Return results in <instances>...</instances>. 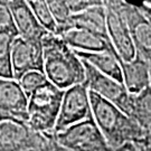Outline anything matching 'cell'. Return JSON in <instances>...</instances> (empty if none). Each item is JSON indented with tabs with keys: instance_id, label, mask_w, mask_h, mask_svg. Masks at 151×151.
Here are the masks:
<instances>
[{
	"instance_id": "6da1fadb",
	"label": "cell",
	"mask_w": 151,
	"mask_h": 151,
	"mask_svg": "<svg viewBox=\"0 0 151 151\" xmlns=\"http://www.w3.org/2000/svg\"><path fill=\"white\" fill-rule=\"evenodd\" d=\"M90 100L93 120L112 151L125 143L146 139L148 132L118 106L93 92H90Z\"/></svg>"
},
{
	"instance_id": "2e32d148",
	"label": "cell",
	"mask_w": 151,
	"mask_h": 151,
	"mask_svg": "<svg viewBox=\"0 0 151 151\" xmlns=\"http://www.w3.org/2000/svg\"><path fill=\"white\" fill-rule=\"evenodd\" d=\"M74 52L81 60L91 64L100 73L123 84L121 60L118 57L115 50L101 52V53H83V52H76V50Z\"/></svg>"
},
{
	"instance_id": "9a60e30c",
	"label": "cell",
	"mask_w": 151,
	"mask_h": 151,
	"mask_svg": "<svg viewBox=\"0 0 151 151\" xmlns=\"http://www.w3.org/2000/svg\"><path fill=\"white\" fill-rule=\"evenodd\" d=\"M70 26V29H83L109 39L106 29V8L104 6V1L101 5L91 7L81 14L72 15Z\"/></svg>"
},
{
	"instance_id": "52a82bcc",
	"label": "cell",
	"mask_w": 151,
	"mask_h": 151,
	"mask_svg": "<svg viewBox=\"0 0 151 151\" xmlns=\"http://www.w3.org/2000/svg\"><path fill=\"white\" fill-rule=\"evenodd\" d=\"M55 139L60 146L74 151H106L111 150L97 128L95 121L87 119L70 127L68 129L54 133Z\"/></svg>"
},
{
	"instance_id": "d6986e66",
	"label": "cell",
	"mask_w": 151,
	"mask_h": 151,
	"mask_svg": "<svg viewBox=\"0 0 151 151\" xmlns=\"http://www.w3.org/2000/svg\"><path fill=\"white\" fill-rule=\"evenodd\" d=\"M47 4L52 11V15L54 17L55 22L57 25L56 36H60L63 32L70 29V22L72 12L70 10V7L67 5V1H64V0H49L47 1Z\"/></svg>"
},
{
	"instance_id": "7c38bea8",
	"label": "cell",
	"mask_w": 151,
	"mask_h": 151,
	"mask_svg": "<svg viewBox=\"0 0 151 151\" xmlns=\"http://www.w3.org/2000/svg\"><path fill=\"white\" fill-rule=\"evenodd\" d=\"M9 7L19 37L28 42L43 43V39L49 32L38 22L28 1L10 0Z\"/></svg>"
},
{
	"instance_id": "cb8c5ba5",
	"label": "cell",
	"mask_w": 151,
	"mask_h": 151,
	"mask_svg": "<svg viewBox=\"0 0 151 151\" xmlns=\"http://www.w3.org/2000/svg\"><path fill=\"white\" fill-rule=\"evenodd\" d=\"M45 135H46V139L44 141V143L36 151H74L68 149V148L60 146L55 139L54 133H45Z\"/></svg>"
},
{
	"instance_id": "7a4b0ae2",
	"label": "cell",
	"mask_w": 151,
	"mask_h": 151,
	"mask_svg": "<svg viewBox=\"0 0 151 151\" xmlns=\"http://www.w3.org/2000/svg\"><path fill=\"white\" fill-rule=\"evenodd\" d=\"M44 73L60 90L85 83V67L82 60L58 36L49 34L43 39Z\"/></svg>"
},
{
	"instance_id": "9c48e42d",
	"label": "cell",
	"mask_w": 151,
	"mask_h": 151,
	"mask_svg": "<svg viewBox=\"0 0 151 151\" xmlns=\"http://www.w3.org/2000/svg\"><path fill=\"white\" fill-rule=\"evenodd\" d=\"M119 7L129 26L137 54L151 60V24L135 4L119 1Z\"/></svg>"
},
{
	"instance_id": "e0dca14e",
	"label": "cell",
	"mask_w": 151,
	"mask_h": 151,
	"mask_svg": "<svg viewBox=\"0 0 151 151\" xmlns=\"http://www.w3.org/2000/svg\"><path fill=\"white\" fill-rule=\"evenodd\" d=\"M130 118L151 133V86L137 95H131Z\"/></svg>"
},
{
	"instance_id": "4316f807",
	"label": "cell",
	"mask_w": 151,
	"mask_h": 151,
	"mask_svg": "<svg viewBox=\"0 0 151 151\" xmlns=\"http://www.w3.org/2000/svg\"><path fill=\"white\" fill-rule=\"evenodd\" d=\"M148 2H149V4H150V5H151V0H150V1H148Z\"/></svg>"
},
{
	"instance_id": "8fae6325",
	"label": "cell",
	"mask_w": 151,
	"mask_h": 151,
	"mask_svg": "<svg viewBox=\"0 0 151 151\" xmlns=\"http://www.w3.org/2000/svg\"><path fill=\"white\" fill-rule=\"evenodd\" d=\"M28 97L16 80L0 77V119L28 121Z\"/></svg>"
},
{
	"instance_id": "ac0fdd59",
	"label": "cell",
	"mask_w": 151,
	"mask_h": 151,
	"mask_svg": "<svg viewBox=\"0 0 151 151\" xmlns=\"http://www.w3.org/2000/svg\"><path fill=\"white\" fill-rule=\"evenodd\" d=\"M19 37L17 29L0 30V77L7 80L14 78L12 70V49L16 39Z\"/></svg>"
},
{
	"instance_id": "d4e9b609",
	"label": "cell",
	"mask_w": 151,
	"mask_h": 151,
	"mask_svg": "<svg viewBox=\"0 0 151 151\" xmlns=\"http://www.w3.org/2000/svg\"><path fill=\"white\" fill-rule=\"evenodd\" d=\"M137 7L140 9V11L145 15L148 22L151 24V5L148 2V1H143V2H140V4H135Z\"/></svg>"
},
{
	"instance_id": "277c9868",
	"label": "cell",
	"mask_w": 151,
	"mask_h": 151,
	"mask_svg": "<svg viewBox=\"0 0 151 151\" xmlns=\"http://www.w3.org/2000/svg\"><path fill=\"white\" fill-rule=\"evenodd\" d=\"M46 139L25 121L0 119V151H36Z\"/></svg>"
},
{
	"instance_id": "5b68a950",
	"label": "cell",
	"mask_w": 151,
	"mask_h": 151,
	"mask_svg": "<svg viewBox=\"0 0 151 151\" xmlns=\"http://www.w3.org/2000/svg\"><path fill=\"white\" fill-rule=\"evenodd\" d=\"M106 8V29L109 40L121 62H131L137 56L129 26L119 7L118 0L104 1Z\"/></svg>"
},
{
	"instance_id": "603a6c76",
	"label": "cell",
	"mask_w": 151,
	"mask_h": 151,
	"mask_svg": "<svg viewBox=\"0 0 151 151\" xmlns=\"http://www.w3.org/2000/svg\"><path fill=\"white\" fill-rule=\"evenodd\" d=\"M102 2L103 1H100V0H68L67 5L70 7L72 15H76L90 9L91 7L101 5Z\"/></svg>"
},
{
	"instance_id": "44dd1931",
	"label": "cell",
	"mask_w": 151,
	"mask_h": 151,
	"mask_svg": "<svg viewBox=\"0 0 151 151\" xmlns=\"http://www.w3.org/2000/svg\"><path fill=\"white\" fill-rule=\"evenodd\" d=\"M48 82V78L45 75L44 72L32 70L22 76V78L19 81V84L25 92V94L27 95V97H29L36 90L44 86Z\"/></svg>"
},
{
	"instance_id": "4fadbf2b",
	"label": "cell",
	"mask_w": 151,
	"mask_h": 151,
	"mask_svg": "<svg viewBox=\"0 0 151 151\" xmlns=\"http://www.w3.org/2000/svg\"><path fill=\"white\" fill-rule=\"evenodd\" d=\"M58 37L62 38L68 47L76 52L101 53V52L114 50L109 39L83 29L73 28L63 32Z\"/></svg>"
},
{
	"instance_id": "ba28073f",
	"label": "cell",
	"mask_w": 151,
	"mask_h": 151,
	"mask_svg": "<svg viewBox=\"0 0 151 151\" xmlns=\"http://www.w3.org/2000/svg\"><path fill=\"white\" fill-rule=\"evenodd\" d=\"M82 62L85 67V85L88 91L95 93L100 97L114 104L122 112L130 116L131 95L127 91L124 84L100 73L85 60H82Z\"/></svg>"
},
{
	"instance_id": "484cf974",
	"label": "cell",
	"mask_w": 151,
	"mask_h": 151,
	"mask_svg": "<svg viewBox=\"0 0 151 151\" xmlns=\"http://www.w3.org/2000/svg\"><path fill=\"white\" fill-rule=\"evenodd\" d=\"M149 73H150V86H151V60H149Z\"/></svg>"
},
{
	"instance_id": "7402d4cb",
	"label": "cell",
	"mask_w": 151,
	"mask_h": 151,
	"mask_svg": "<svg viewBox=\"0 0 151 151\" xmlns=\"http://www.w3.org/2000/svg\"><path fill=\"white\" fill-rule=\"evenodd\" d=\"M1 29H17L9 7V1H0V30Z\"/></svg>"
},
{
	"instance_id": "ffe728a7",
	"label": "cell",
	"mask_w": 151,
	"mask_h": 151,
	"mask_svg": "<svg viewBox=\"0 0 151 151\" xmlns=\"http://www.w3.org/2000/svg\"><path fill=\"white\" fill-rule=\"evenodd\" d=\"M28 5L30 6L34 15L36 16L38 22L43 26L49 34L57 35V25L55 22V19L52 11L49 9V6L47 1L43 0H30L28 1Z\"/></svg>"
},
{
	"instance_id": "3957f363",
	"label": "cell",
	"mask_w": 151,
	"mask_h": 151,
	"mask_svg": "<svg viewBox=\"0 0 151 151\" xmlns=\"http://www.w3.org/2000/svg\"><path fill=\"white\" fill-rule=\"evenodd\" d=\"M64 90L48 82L28 97L27 123L38 133H54Z\"/></svg>"
},
{
	"instance_id": "5bb4252c",
	"label": "cell",
	"mask_w": 151,
	"mask_h": 151,
	"mask_svg": "<svg viewBox=\"0 0 151 151\" xmlns=\"http://www.w3.org/2000/svg\"><path fill=\"white\" fill-rule=\"evenodd\" d=\"M123 84L130 95H137L150 87L149 62L137 54L131 62H121Z\"/></svg>"
},
{
	"instance_id": "30bf717a",
	"label": "cell",
	"mask_w": 151,
	"mask_h": 151,
	"mask_svg": "<svg viewBox=\"0 0 151 151\" xmlns=\"http://www.w3.org/2000/svg\"><path fill=\"white\" fill-rule=\"evenodd\" d=\"M14 78L19 82L29 72H44L43 43L28 42L18 37L12 49Z\"/></svg>"
},
{
	"instance_id": "8992f818",
	"label": "cell",
	"mask_w": 151,
	"mask_h": 151,
	"mask_svg": "<svg viewBox=\"0 0 151 151\" xmlns=\"http://www.w3.org/2000/svg\"><path fill=\"white\" fill-rule=\"evenodd\" d=\"M91 118L90 91L85 83L70 87L64 93L54 133H60L72 125Z\"/></svg>"
}]
</instances>
